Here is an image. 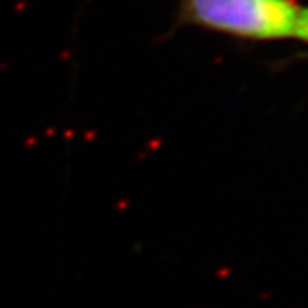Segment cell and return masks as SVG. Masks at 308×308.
<instances>
[{
  "mask_svg": "<svg viewBox=\"0 0 308 308\" xmlns=\"http://www.w3.org/2000/svg\"><path fill=\"white\" fill-rule=\"evenodd\" d=\"M293 38L308 43V9H300V14H298V19H296L295 34H293Z\"/></svg>",
  "mask_w": 308,
  "mask_h": 308,
  "instance_id": "cell-2",
  "label": "cell"
},
{
  "mask_svg": "<svg viewBox=\"0 0 308 308\" xmlns=\"http://www.w3.org/2000/svg\"><path fill=\"white\" fill-rule=\"evenodd\" d=\"M300 6L295 0H178L177 26L202 28L242 40L293 38Z\"/></svg>",
  "mask_w": 308,
  "mask_h": 308,
  "instance_id": "cell-1",
  "label": "cell"
}]
</instances>
